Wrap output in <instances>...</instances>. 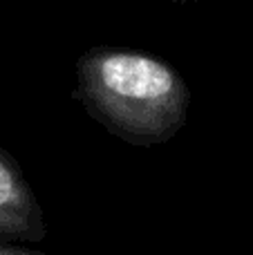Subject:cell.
Segmentation results:
<instances>
[{"mask_svg":"<svg viewBox=\"0 0 253 255\" xmlns=\"http://www.w3.org/2000/svg\"><path fill=\"white\" fill-rule=\"evenodd\" d=\"M47 235L45 215L38 197L20 166L7 150L0 148V240L40 242Z\"/></svg>","mask_w":253,"mask_h":255,"instance_id":"cell-2","label":"cell"},{"mask_svg":"<svg viewBox=\"0 0 253 255\" xmlns=\"http://www.w3.org/2000/svg\"><path fill=\"white\" fill-rule=\"evenodd\" d=\"M168 2H200V0H168Z\"/></svg>","mask_w":253,"mask_h":255,"instance_id":"cell-4","label":"cell"},{"mask_svg":"<svg viewBox=\"0 0 253 255\" xmlns=\"http://www.w3.org/2000/svg\"><path fill=\"white\" fill-rule=\"evenodd\" d=\"M74 70L76 97L90 117L128 143H164L186 124L191 90L166 61L137 49L92 47Z\"/></svg>","mask_w":253,"mask_h":255,"instance_id":"cell-1","label":"cell"},{"mask_svg":"<svg viewBox=\"0 0 253 255\" xmlns=\"http://www.w3.org/2000/svg\"><path fill=\"white\" fill-rule=\"evenodd\" d=\"M0 255H47L43 251H31L25 247H13V244H2L0 242Z\"/></svg>","mask_w":253,"mask_h":255,"instance_id":"cell-3","label":"cell"}]
</instances>
